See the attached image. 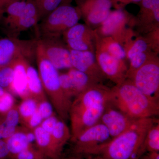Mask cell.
I'll use <instances>...</instances> for the list:
<instances>
[{"label": "cell", "instance_id": "15", "mask_svg": "<svg viewBox=\"0 0 159 159\" xmlns=\"http://www.w3.org/2000/svg\"><path fill=\"white\" fill-rule=\"evenodd\" d=\"M86 31L85 26L77 24L64 33L70 49L81 51L88 50V45L86 40Z\"/></svg>", "mask_w": 159, "mask_h": 159}, {"label": "cell", "instance_id": "44", "mask_svg": "<svg viewBox=\"0 0 159 159\" xmlns=\"http://www.w3.org/2000/svg\"><path fill=\"white\" fill-rule=\"evenodd\" d=\"M0 159H1V158H0Z\"/></svg>", "mask_w": 159, "mask_h": 159}, {"label": "cell", "instance_id": "4", "mask_svg": "<svg viewBox=\"0 0 159 159\" xmlns=\"http://www.w3.org/2000/svg\"><path fill=\"white\" fill-rule=\"evenodd\" d=\"M35 58L37 71L46 96L60 119L66 122L69 119V111L72 101L63 92L60 84L58 70L46 57L38 39Z\"/></svg>", "mask_w": 159, "mask_h": 159}, {"label": "cell", "instance_id": "27", "mask_svg": "<svg viewBox=\"0 0 159 159\" xmlns=\"http://www.w3.org/2000/svg\"><path fill=\"white\" fill-rule=\"evenodd\" d=\"M14 77L12 63L0 66V86L3 88H10Z\"/></svg>", "mask_w": 159, "mask_h": 159}, {"label": "cell", "instance_id": "18", "mask_svg": "<svg viewBox=\"0 0 159 159\" xmlns=\"http://www.w3.org/2000/svg\"><path fill=\"white\" fill-rule=\"evenodd\" d=\"M33 131L38 149L46 158L57 159L53 148L51 134L44 130L40 125L34 129Z\"/></svg>", "mask_w": 159, "mask_h": 159}, {"label": "cell", "instance_id": "23", "mask_svg": "<svg viewBox=\"0 0 159 159\" xmlns=\"http://www.w3.org/2000/svg\"><path fill=\"white\" fill-rule=\"evenodd\" d=\"M19 122L18 115L14 111L4 114L0 120V139L5 140L11 136L17 130Z\"/></svg>", "mask_w": 159, "mask_h": 159}, {"label": "cell", "instance_id": "1", "mask_svg": "<svg viewBox=\"0 0 159 159\" xmlns=\"http://www.w3.org/2000/svg\"><path fill=\"white\" fill-rule=\"evenodd\" d=\"M110 90L97 84L73 99L69 111L71 142H74L83 133L99 122L108 100Z\"/></svg>", "mask_w": 159, "mask_h": 159}, {"label": "cell", "instance_id": "32", "mask_svg": "<svg viewBox=\"0 0 159 159\" xmlns=\"http://www.w3.org/2000/svg\"><path fill=\"white\" fill-rule=\"evenodd\" d=\"M54 107L48 100H43L38 103L37 110L43 120L54 115Z\"/></svg>", "mask_w": 159, "mask_h": 159}, {"label": "cell", "instance_id": "20", "mask_svg": "<svg viewBox=\"0 0 159 159\" xmlns=\"http://www.w3.org/2000/svg\"><path fill=\"white\" fill-rule=\"evenodd\" d=\"M39 21L38 17L22 16L13 20L4 22L7 27L9 37L17 38L20 32L28 30L32 27H37Z\"/></svg>", "mask_w": 159, "mask_h": 159}, {"label": "cell", "instance_id": "26", "mask_svg": "<svg viewBox=\"0 0 159 159\" xmlns=\"http://www.w3.org/2000/svg\"><path fill=\"white\" fill-rule=\"evenodd\" d=\"M63 0H34L39 14V20L61 5Z\"/></svg>", "mask_w": 159, "mask_h": 159}, {"label": "cell", "instance_id": "42", "mask_svg": "<svg viewBox=\"0 0 159 159\" xmlns=\"http://www.w3.org/2000/svg\"><path fill=\"white\" fill-rule=\"evenodd\" d=\"M5 92H6V91H5L4 89L0 86V97L3 96L4 93H5Z\"/></svg>", "mask_w": 159, "mask_h": 159}, {"label": "cell", "instance_id": "34", "mask_svg": "<svg viewBox=\"0 0 159 159\" xmlns=\"http://www.w3.org/2000/svg\"><path fill=\"white\" fill-rule=\"evenodd\" d=\"M147 43L145 41L142 39L138 40L132 46L127 53L129 59L135 54L145 52L147 50Z\"/></svg>", "mask_w": 159, "mask_h": 159}, {"label": "cell", "instance_id": "24", "mask_svg": "<svg viewBox=\"0 0 159 159\" xmlns=\"http://www.w3.org/2000/svg\"><path fill=\"white\" fill-rule=\"evenodd\" d=\"M143 150L145 153L159 152V121L154 123L147 132L143 144Z\"/></svg>", "mask_w": 159, "mask_h": 159}, {"label": "cell", "instance_id": "43", "mask_svg": "<svg viewBox=\"0 0 159 159\" xmlns=\"http://www.w3.org/2000/svg\"><path fill=\"white\" fill-rule=\"evenodd\" d=\"M72 0H63V1L61 3V5H62V4H66V5H70V3L72 2Z\"/></svg>", "mask_w": 159, "mask_h": 159}, {"label": "cell", "instance_id": "39", "mask_svg": "<svg viewBox=\"0 0 159 159\" xmlns=\"http://www.w3.org/2000/svg\"><path fill=\"white\" fill-rule=\"evenodd\" d=\"M57 159H88L87 157L84 158L82 156L74 154H72L68 156L62 157L61 156L59 158Z\"/></svg>", "mask_w": 159, "mask_h": 159}, {"label": "cell", "instance_id": "28", "mask_svg": "<svg viewBox=\"0 0 159 159\" xmlns=\"http://www.w3.org/2000/svg\"><path fill=\"white\" fill-rule=\"evenodd\" d=\"M59 81L63 92L69 99L73 101V98L78 96L72 84L70 78L67 73L59 74Z\"/></svg>", "mask_w": 159, "mask_h": 159}, {"label": "cell", "instance_id": "37", "mask_svg": "<svg viewBox=\"0 0 159 159\" xmlns=\"http://www.w3.org/2000/svg\"><path fill=\"white\" fill-rule=\"evenodd\" d=\"M16 1L18 0H0V21L3 17L7 7Z\"/></svg>", "mask_w": 159, "mask_h": 159}, {"label": "cell", "instance_id": "6", "mask_svg": "<svg viewBox=\"0 0 159 159\" xmlns=\"http://www.w3.org/2000/svg\"><path fill=\"white\" fill-rule=\"evenodd\" d=\"M112 139L105 125L99 122L73 142L71 152L72 154L84 157L99 156Z\"/></svg>", "mask_w": 159, "mask_h": 159}, {"label": "cell", "instance_id": "40", "mask_svg": "<svg viewBox=\"0 0 159 159\" xmlns=\"http://www.w3.org/2000/svg\"><path fill=\"white\" fill-rule=\"evenodd\" d=\"M112 2H114V1H121L124 3H129V2H140L142 0H111Z\"/></svg>", "mask_w": 159, "mask_h": 159}, {"label": "cell", "instance_id": "3", "mask_svg": "<svg viewBox=\"0 0 159 159\" xmlns=\"http://www.w3.org/2000/svg\"><path fill=\"white\" fill-rule=\"evenodd\" d=\"M109 100L134 119L158 116L159 101L147 97L130 81H124L110 89Z\"/></svg>", "mask_w": 159, "mask_h": 159}, {"label": "cell", "instance_id": "29", "mask_svg": "<svg viewBox=\"0 0 159 159\" xmlns=\"http://www.w3.org/2000/svg\"><path fill=\"white\" fill-rule=\"evenodd\" d=\"M43 154L32 144L11 157V159H46Z\"/></svg>", "mask_w": 159, "mask_h": 159}, {"label": "cell", "instance_id": "9", "mask_svg": "<svg viewBox=\"0 0 159 159\" xmlns=\"http://www.w3.org/2000/svg\"><path fill=\"white\" fill-rule=\"evenodd\" d=\"M135 120L122 112L108 99L99 122L105 125L113 139L127 130Z\"/></svg>", "mask_w": 159, "mask_h": 159}, {"label": "cell", "instance_id": "35", "mask_svg": "<svg viewBox=\"0 0 159 159\" xmlns=\"http://www.w3.org/2000/svg\"><path fill=\"white\" fill-rule=\"evenodd\" d=\"M60 119L56 116L54 114L51 116L44 119L42 122L40 126L44 130L51 134L53 130H54V127L56 126L57 122Z\"/></svg>", "mask_w": 159, "mask_h": 159}, {"label": "cell", "instance_id": "36", "mask_svg": "<svg viewBox=\"0 0 159 159\" xmlns=\"http://www.w3.org/2000/svg\"><path fill=\"white\" fill-rule=\"evenodd\" d=\"M43 121V119L36 109V111L30 117L29 121L27 122L25 125V127L29 130L33 131L34 129L39 126Z\"/></svg>", "mask_w": 159, "mask_h": 159}, {"label": "cell", "instance_id": "8", "mask_svg": "<svg viewBox=\"0 0 159 159\" xmlns=\"http://www.w3.org/2000/svg\"><path fill=\"white\" fill-rule=\"evenodd\" d=\"M131 82L142 93L159 101V67L157 64L144 63L129 77Z\"/></svg>", "mask_w": 159, "mask_h": 159}, {"label": "cell", "instance_id": "31", "mask_svg": "<svg viewBox=\"0 0 159 159\" xmlns=\"http://www.w3.org/2000/svg\"><path fill=\"white\" fill-rule=\"evenodd\" d=\"M106 51L113 57L119 60L123 59L126 56L125 50L120 44L116 42L110 43L107 46Z\"/></svg>", "mask_w": 159, "mask_h": 159}, {"label": "cell", "instance_id": "41", "mask_svg": "<svg viewBox=\"0 0 159 159\" xmlns=\"http://www.w3.org/2000/svg\"><path fill=\"white\" fill-rule=\"evenodd\" d=\"M85 157H87L88 159H103L99 156H89Z\"/></svg>", "mask_w": 159, "mask_h": 159}, {"label": "cell", "instance_id": "12", "mask_svg": "<svg viewBox=\"0 0 159 159\" xmlns=\"http://www.w3.org/2000/svg\"><path fill=\"white\" fill-rule=\"evenodd\" d=\"M100 69L111 80L119 84L125 81L127 71L121 60L117 59L107 51L101 52L98 57Z\"/></svg>", "mask_w": 159, "mask_h": 159}, {"label": "cell", "instance_id": "19", "mask_svg": "<svg viewBox=\"0 0 159 159\" xmlns=\"http://www.w3.org/2000/svg\"><path fill=\"white\" fill-rule=\"evenodd\" d=\"M28 128L20 129L18 127L14 134L8 139H5L9 149L11 158V157L25 149L31 145L27 136Z\"/></svg>", "mask_w": 159, "mask_h": 159}, {"label": "cell", "instance_id": "10", "mask_svg": "<svg viewBox=\"0 0 159 159\" xmlns=\"http://www.w3.org/2000/svg\"><path fill=\"white\" fill-rule=\"evenodd\" d=\"M43 51L49 61L57 70L73 68L70 49L63 46L57 39H39Z\"/></svg>", "mask_w": 159, "mask_h": 159}, {"label": "cell", "instance_id": "38", "mask_svg": "<svg viewBox=\"0 0 159 159\" xmlns=\"http://www.w3.org/2000/svg\"><path fill=\"white\" fill-rule=\"evenodd\" d=\"M139 159H159V152H146L140 157Z\"/></svg>", "mask_w": 159, "mask_h": 159}, {"label": "cell", "instance_id": "17", "mask_svg": "<svg viewBox=\"0 0 159 159\" xmlns=\"http://www.w3.org/2000/svg\"><path fill=\"white\" fill-rule=\"evenodd\" d=\"M27 76L29 97L35 99L38 102L47 100L38 72L29 62L27 66Z\"/></svg>", "mask_w": 159, "mask_h": 159}, {"label": "cell", "instance_id": "11", "mask_svg": "<svg viewBox=\"0 0 159 159\" xmlns=\"http://www.w3.org/2000/svg\"><path fill=\"white\" fill-rule=\"evenodd\" d=\"M112 5L111 0H86L79 8L89 22L97 25L105 20Z\"/></svg>", "mask_w": 159, "mask_h": 159}, {"label": "cell", "instance_id": "7", "mask_svg": "<svg viewBox=\"0 0 159 159\" xmlns=\"http://www.w3.org/2000/svg\"><path fill=\"white\" fill-rule=\"evenodd\" d=\"M38 39L29 40L9 37L0 39V66L11 64L20 58L35 57Z\"/></svg>", "mask_w": 159, "mask_h": 159}, {"label": "cell", "instance_id": "22", "mask_svg": "<svg viewBox=\"0 0 159 159\" xmlns=\"http://www.w3.org/2000/svg\"><path fill=\"white\" fill-rule=\"evenodd\" d=\"M126 19V15L122 9L111 11L107 17L102 22V31L105 35L114 34L121 28Z\"/></svg>", "mask_w": 159, "mask_h": 159}, {"label": "cell", "instance_id": "14", "mask_svg": "<svg viewBox=\"0 0 159 159\" xmlns=\"http://www.w3.org/2000/svg\"><path fill=\"white\" fill-rule=\"evenodd\" d=\"M29 62L28 60L22 58L12 63L14 77L10 89L23 99L30 97L27 76V66Z\"/></svg>", "mask_w": 159, "mask_h": 159}, {"label": "cell", "instance_id": "30", "mask_svg": "<svg viewBox=\"0 0 159 159\" xmlns=\"http://www.w3.org/2000/svg\"><path fill=\"white\" fill-rule=\"evenodd\" d=\"M15 106L14 97L10 93L6 92L0 97V113H6Z\"/></svg>", "mask_w": 159, "mask_h": 159}, {"label": "cell", "instance_id": "33", "mask_svg": "<svg viewBox=\"0 0 159 159\" xmlns=\"http://www.w3.org/2000/svg\"><path fill=\"white\" fill-rule=\"evenodd\" d=\"M142 8L149 9L154 12V17L157 21H159V0H142Z\"/></svg>", "mask_w": 159, "mask_h": 159}, {"label": "cell", "instance_id": "25", "mask_svg": "<svg viewBox=\"0 0 159 159\" xmlns=\"http://www.w3.org/2000/svg\"><path fill=\"white\" fill-rule=\"evenodd\" d=\"M38 103L35 99L29 97L23 99L22 102L17 106L20 122H22L25 126L30 117L37 109Z\"/></svg>", "mask_w": 159, "mask_h": 159}, {"label": "cell", "instance_id": "2", "mask_svg": "<svg viewBox=\"0 0 159 159\" xmlns=\"http://www.w3.org/2000/svg\"><path fill=\"white\" fill-rule=\"evenodd\" d=\"M159 119H136L123 133L114 138L99 156L103 159H139L145 153L143 144L146 134Z\"/></svg>", "mask_w": 159, "mask_h": 159}, {"label": "cell", "instance_id": "5", "mask_svg": "<svg viewBox=\"0 0 159 159\" xmlns=\"http://www.w3.org/2000/svg\"><path fill=\"white\" fill-rule=\"evenodd\" d=\"M81 12L79 8L62 4L41 20L37 26L39 39H58L78 24Z\"/></svg>", "mask_w": 159, "mask_h": 159}, {"label": "cell", "instance_id": "21", "mask_svg": "<svg viewBox=\"0 0 159 159\" xmlns=\"http://www.w3.org/2000/svg\"><path fill=\"white\" fill-rule=\"evenodd\" d=\"M74 88L78 95L91 87L97 84V81L84 72L74 68L69 69L67 72Z\"/></svg>", "mask_w": 159, "mask_h": 159}, {"label": "cell", "instance_id": "13", "mask_svg": "<svg viewBox=\"0 0 159 159\" xmlns=\"http://www.w3.org/2000/svg\"><path fill=\"white\" fill-rule=\"evenodd\" d=\"M70 50L73 68L84 72L98 82L102 77V71L95 66L94 54L88 50L81 51Z\"/></svg>", "mask_w": 159, "mask_h": 159}, {"label": "cell", "instance_id": "16", "mask_svg": "<svg viewBox=\"0 0 159 159\" xmlns=\"http://www.w3.org/2000/svg\"><path fill=\"white\" fill-rule=\"evenodd\" d=\"M51 135L53 148L57 159L62 155L65 145L70 140V130L66 122L60 119Z\"/></svg>", "mask_w": 159, "mask_h": 159}]
</instances>
